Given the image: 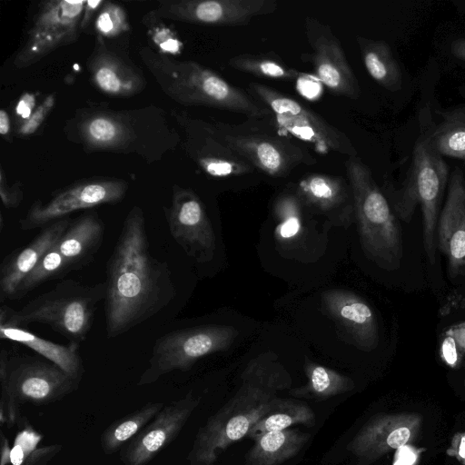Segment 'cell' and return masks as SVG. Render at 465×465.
Here are the masks:
<instances>
[{
  "label": "cell",
  "mask_w": 465,
  "mask_h": 465,
  "mask_svg": "<svg viewBox=\"0 0 465 465\" xmlns=\"http://www.w3.org/2000/svg\"><path fill=\"white\" fill-rule=\"evenodd\" d=\"M270 117L248 119L242 124L215 123L212 126L231 149L268 175L282 177L300 164L315 163L305 148L281 131Z\"/></svg>",
  "instance_id": "cell-7"
},
{
  "label": "cell",
  "mask_w": 465,
  "mask_h": 465,
  "mask_svg": "<svg viewBox=\"0 0 465 465\" xmlns=\"http://www.w3.org/2000/svg\"><path fill=\"white\" fill-rule=\"evenodd\" d=\"M399 450L394 465H412L414 463L416 456L411 448L404 446Z\"/></svg>",
  "instance_id": "cell-43"
},
{
  "label": "cell",
  "mask_w": 465,
  "mask_h": 465,
  "mask_svg": "<svg viewBox=\"0 0 465 465\" xmlns=\"http://www.w3.org/2000/svg\"><path fill=\"white\" fill-rule=\"evenodd\" d=\"M169 232L185 253L198 262L213 258L216 240L212 223L197 195L176 188L172 204L164 208Z\"/></svg>",
  "instance_id": "cell-14"
},
{
  "label": "cell",
  "mask_w": 465,
  "mask_h": 465,
  "mask_svg": "<svg viewBox=\"0 0 465 465\" xmlns=\"http://www.w3.org/2000/svg\"><path fill=\"white\" fill-rule=\"evenodd\" d=\"M436 234L438 247L447 257L450 274H460L465 270V175L459 167L450 175Z\"/></svg>",
  "instance_id": "cell-18"
},
{
  "label": "cell",
  "mask_w": 465,
  "mask_h": 465,
  "mask_svg": "<svg viewBox=\"0 0 465 465\" xmlns=\"http://www.w3.org/2000/svg\"><path fill=\"white\" fill-rule=\"evenodd\" d=\"M104 224L97 213H84L70 225L52 247L62 265L64 275L88 265L100 249Z\"/></svg>",
  "instance_id": "cell-22"
},
{
  "label": "cell",
  "mask_w": 465,
  "mask_h": 465,
  "mask_svg": "<svg viewBox=\"0 0 465 465\" xmlns=\"http://www.w3.org/2000/svg\"><path fill=\"white\" fill-rule=\"evenodd\" d=\"M126 189L124 182L115 180L84 182L73 185L47 203L35 201L25 217L19 220V228L29 231L45 227L77 210L117 203L124 197Z\"/></svg>",
  "instance_id": "cell-13"
},
{
  "label": "cell",
  "mask_w": 465,
  "mask_h": 465,
  "mask_svg": "<svg viewBox=\"0 0 465 465\" xmlns=\"http://www.w3.org/2000/svg\"><path fill=\"white\" fill-rule=\"evenodd\" d=\"M97 30L105 36H113L126 28L124 11L112 4L101 12L96 20Z\"/></svg>",
  "instance_id": "cell-35"
},
{
  "label": "cell",
  "mask_w": 465,
  "mask_h": 465,
  "mask_svg": "<svg viewBox=\"0 0 465 465\" xmlns=\"http://www.w3.org/2000/svg\"><path fill=\"white\" fill-rule=\"evenodd\" d=\"M450 51L456 58L465 62V37L452 41L450 44Z\"/></svg>",
  "instance_id": "cell-45"
},
{
  "label": "cell",
  "mask_w": 465,
  "mask_h": 465,
  "mask_svg": "<svg viewBox=\"0 0 465 465\" xmlns=\"http://www.w3.org/2000/svg\"><path fill=\"white\" fill-rule=\"evenodd\" d=\"M420 117L423 133L432 149L442 157H450L465 163V124L438 126L428 110Z\"/></svg>",
  "instance_id": "cell-30"
},
{
  "label": "cell",
  "mask_w": 465,
  "mask_h": 465,
  "mask_svg": "<svg viewBox=\"0 0 465 465\" xmlns=\"http://www.w3.org/2000/svg\"><path fill=\"white\" fill-rule=\"evenodd\" d=\"M450 175L444 157L432 149L425 134L420 132L400 187L386 185L382 189L393 212L404 222L411 221L416 207L420 205L423 247L431 265L436 262L437 224Z\"/></svg>",
  "instance_id": "cell-4"
},
{
  "label": "cell",
  "mask_w": 465,
  "mask_h": 465,
  "mask_svg": "<svg viewBox=\"0 0 465 465\" xmlns=\"http://www.w3.org/2000/svg\"><path fill=\"white\" fill-rule=\"evenodd\" d=\"M10 128V122L7 113L5 110L0 111V134H7Z\"/></svg>",
  "instance_id": "cell-47"
},
{
  "label": "cell",
  "mask_w": 465,
  "mask_h": 465,
  "mask_svg": "<svg viewBox=\"0 0 465 465\" xmlns=\"http://www.w3.org/2000/svg\"><path fill=\"white\" fill-rule=\"evenodd\" d=\"M345 166L363 252L379 267L394 271L403 257L401 229L395 213L370 168L358 156L348 157Z\"/></svg>",
  "instance_id": "cell-5"
},
{
  "label": "cell",
  "mask_w": 465,
  "mask_h": 465,
  "mask_svg": "<svg viewBox=\"0 0 465 465\" xmlns=\"http://www.w3.org/2000/svg\"><path fill=\"white\" fill-rule=\"evenodd\" d=\"M106 334L116 338L155 315L175 297L167 262L150 252L143 210L126 215L106 263Z\"/></svg>",
  "instance_id": "cell-1"
},
{
  "label": "cell",
  "mask_w": 465,
  "mask_h": 465,
  "mask_svg": "<svg viewBox=\"0 0 465 465\" xmlns=\"http://www.w3.org/2000/svg\"><path fill=\"white\" fill-rule=\"evenodd\" d=\"M272 356L262 354L249 362L236 393L196 433L187 456L190 465H213L278 404L282 398L276 391L288 386L289 375Z\"/></svg>",
  "instance_id": "cell-2"
},
{
  "label": "cell",
  "mask_w": 465,
  "mask_h": 465,
  "mask_svg": "<svg viewBox=\"0 0 465 465\" xmlns=\"http://www.w3.org/2000/svg\"><path fill=\"white\" fill-rule=\"evenodd\" d=\"M464 386H465V380H464Z\"/></svg>",
  "instance_id": "cell-48"
},
{
  "label": "cell",
  "mask_w": 465,
  "mask_h": 465,
  "mask_svg": "<svg viewBox=\"0 0 465 465\" xmlns=\"http://www.w3.org/2000/svg\"><path fill=\"white\" fill-rule=\"evenodd\" d=\"M303 203L297 193H284L274 204L275 237L281 242H292L302 232Z\"/></svg>",
  "instance_id": "cell-32"
},
{
  "label": "cell",
  "mask_w": 465,
  "mask_h": 465,
  "mask_svg": "<svg viewBox=\"0 0 465 465\" xmlns=\"http://www.w3.org/2000/svg\"><path fill=\"white\" fill-rule=\"evenodd\" d=\"M422 424L423 418L417 412L374 415L355 434L347 450L359 465H371L386 453L414 442Z\"/></svg>",
  "instance_id": "cell-12"
},
{
  "label": "cell",
  "mask_w": 465,
  "mask_h": 465,
  "mask_svg": "<svg viewBox=\"0 0 465 465\" xmlns=\"http://www.w3.org/2000/svg\"><path fill=\"white\" fill-rule=\"evenodd\" d=\"M445 335L451 336L458 346L465 351V322L455 324L445 331Z\"/></svg>",
  "instance_id": "cell-42"
},
{
  "label": "cell",
  "mask_w": 465,
  "mask_h": 465,
  "mask_svg": "<svg viewBox=\"0 0 465 465\" xmlns=\"http://www.w3.org/2000/svg\"><path fill=\"white\" fill-rule=\"evenodd\" d=\"M304 371L307 382L303 387L292 391L295 396L326 400L354 389L351 378L326 366L307 360Z\"/></svg>",
  "instance_id": "cell-28"
},
{
  "label": "cell",
  "mask_w": 465,
  "mask_h": 465,
  "mask_svg": "<svg viewBox=\"0 0 465 465\" xmlns=\"http://www.w3.org/2000/svg\"><path fill=\"white\" fill-rule=\"evenodd\" d=\"M277 8L275 0H192L172 4L171 16L196 24L239 26Z\"/></svg>",
  "instance_id": "cell-19"
},
{
  "label": "cell",
  "mask_w": 465,
  "mask_h": 465,
  "mask_svg": "<svg viewBox=\"0 0 465 465\" xmlns=\"http://www.w3.org/2000/svg\"><path fill=\"white\" fill-rule=\"evenodd\" d=\"M86 1H49L39 8L15 65L33 64L54 49L75 41Z\"/></svg>",
  "instance_id": "cell-11"
},
{
  "label": "cell",
  "mask_w": 465,
  "mask_h": 465,
  "mask_svg": "<svg viewBox=\"0 0 465 465\" xmlns=\"http://www.w3.org/2000/svg\"><path fill=\"white\" fill-rule=\"evenodd\" d=\"M458 347L457 342L451 336L445 335L440 345V357L451 368L457 367L460 362Z\"/></svg>",
  "instance_id": "cell-37"
},
{
  "label": "cell",
  "mask_w": 465,
  "mask_h": 465,
  "mask_svg": "<svg viewBox=\"0 0 465 465\" xmlns=\"http://www.w3.org/2000/svg\"><path fill=\"white\" fill-rule=\"evenodd\" d=\"M35 104V98L31 94H24L16 106L17 114L23 118H29L32 114V110Z\"/></svg>",
  "instance_id": "cell-41"
},
{
  "label": "cell",
  "mask_w": 465,
  "mask_h": 465,
  "mask_svg": "<svg viewBox=\"0 0 465 465\" xmlns=\"http://www.w3.org/2000/svg\"><path fill=\"white\" fill-rule=\"evenodd\" d=\"M62 218L45 227L26 245L5 256L0 265V301L15 300L17 291L43 256L62 237L71 223Z\"/></svg>",
  "instance_id": "cell-20"
},
{
  "label": "cell",
  "mask_w": 465,
  "mask_h": 465,
  "mask_svg": "<svg viewBox=\"0 0 465 465\" xmlns=\"http://www.w3.org/2000/svg\"><path fill=\"white\" fill-rule=\"evenodd\" d=\"M76 380L57 365L35 356L0 354V424L14 426L25 403L46 405L76 391Z\"/></svg>",
  "instance_id": "cell-6"
},
{
  "label": "cell",
  "mask_w": 465,
  "mask_h": 465,
  "mask_svg": "<svg viewBox=\"0 0 465 465\" xmlns=\"http://www.w3.org/2000/svg\"><path fill=\"white\" fill-rule=\"evenodd\" d=\"M54 103V95L47 96L44 103L35 109L31 116L20 127L19 132L22 134H30L34 133L42 124L49 111L52 109Z\"/></svg>",
  "instance_id": "cell-36"
},
{
  "label": "cell",
  "mask_w": 465,
  "mask_h": 465,
  "mask_svg": "<svg viewBox=\"0 0 465 465\" xmlns=\"http://www.w3.org/2000/svg\"><path fill=\"white\" fill-rule=\"evenodd\" d=\"M295 424L312 426L315 416L311 407L291 399H281L278 404L262 417L250 430L247 437L255 438L270 432L286 430Z\"/></svg>",
  "instance_id": "cell-29"
},
{
  "label": "cell",
  "mask_w": 465,
  "mask_h": 465,
  "mask_svg": "<svg viewBox=\"0 0 465 465\" xmlns=\"http://www.w3.org/2000/svg\"><path fill=\"white\" fill-rule=\"evenodd\" d=\"M87 138L97 145L114 144L121 137L120 126L108 117L99 116L91 119L85 125Z\"/></svg>",
  "instance_id": "cell-34"
},
{
  "label": "cell",
  "mask_w": 465,
  "mask_h": 465,
  "mask_svg": "<svg viewBox=\"0 0 465 465\" xmlns=\"http://www.w3.org/2000/svg\"><path fill=\"white\" fill-rule=\"evenodd\" d=\"M106 290L105 281L86 285L65 279L19 310L2 305L0 325L25 328L31 323L46 324L69 342L80 345L92 327L97 305L105 299Z\"/></svg>",
  "instance_id": "cell-3"
},
{
  "label": "cell",
  "mask_w": 465,
  "mask_h": 465,
  "mask_svg": "<svg viewBox=\"0 0 465 465\" xmlns=\"http://www.w3.org/2000/svg\"><path fill=\"white\" fill-rule=\"evenodd\" d=\"M200 399L188 392L164 406L120 453L124 465H146L178 436Z\"/></svg>",
  "instance_id": "cell-16"
},
{
  "label": "cell",
  "mask_w": 465,
  "mask_h": 465,
  "mask_svg": "<svg viewBox=\"0 0 465 465\" xmlns=\"http://www.w3.org/2000/svg\"><path fill=\"white\" fill-rule=\"evenodd\" d=\"M311 435L298 430L270 431L254 439L244 465H281L296 456Z\"/></svg>",
  "instance_id": "cell-24"
},
{
  "label": "cell",
  "mask_w": 465,
  "mask_h": 465,
  "mask_svg": "<svg viewBox=\"0 0 465 465\" xmlns=\"http://www.w3.org/2000/svg\"><path fill=\"white\" fill-rule=\"evenodd\" d=\"M238 334L233 326L222 324L166 332L154 342L148 366L137 384L149 385L173 371H188L201 358L228 350Z\"/></svg>",
  "instance_id": "cell-9"
},
{
  "label": "cell",
  "mask_w": 465,
  "mask_h": 465,
  "mask_svg": "<svg viewBox=\"0 0 465 465\" xmlns=\"http://www.w3.org/2000/svg\"><path fill=\"white\" fill-rule=\"evenodd\" d=\"M103 4V1H86V5L84 11V18L81 23V27H84V25L89 20L91 14L96 9V7Z\"/></svg>",
  "instance_id": "cell-46"
},
{
  "label": "cell",
  "mask_w": 465,
  "mask_h": 465,
  "mask_svg": "<svg viewBox=\"0 0 465 465\" xmlns=\"http://www.w3.org/2000/svg\"><path fill=\"white\" fill-rule=\"evenodd\" d=\"M154 64L164 69L167 81L161 82L168 93L180 103L205 105L244 114L248 119L261 120L272 115L269 109L245 92L203 65L187 62H169L156 57Z\"/></svg>",
  "instance_id": "cell-8"
},
{
  "label": "cell",
  "mask_w": 465,
  "mask_h": 465,
  "mask_svg": "<svg viewBox=\"0 0 465 465\" xmlns=\"http://www.w3.org/2000/svg\"><path fill=\"white\" fill-rule=\"evenodd\" d=\"M441 122L438 126H448L456 124H465V104H461L448 110H436Z\"/></svg>",
  "instance_id": "cell-38"
},
{
  "label": "cell",
  "mask_w": 465,
  "mask_h": 465,
  "mask_svg": "<svg viewBox=\"0 0 465 465\" xmlns=\"http://www.w3.org/2000/svg\"><path fill=\"white\" fill-rule=\"evenodd\" d=\"M305 28L312 49V61L318 80L335 95L358 99L361 95L359 82L331 28L309 16L306 18Z\"/></svg>",
  "instance_id": "cell-15"
},
{
  "label": "cell",
  "mask_w": 465,
  "mask_h": 465,
  "mask_svg": "<svg viewBox=\"0 0 465 465\" xmlns=\"http://www.w3.org/2000/svg\"><path fill=\"white\" fill-rule=\"evenodd\" d=\"M295 193L304 205L324 214L334 225L348 227L355 219L350 186L339 177L307 175L299 181Z\"/></svg>",
  "instance_id": "cell-21"
},
{
  "label": "cell",
  "mask_w": 465,
  "mask_h": 465,
  "mask_svg": "<svg viewBox=\"0 0 465 465\" xmlns=\"http://www.w3.org/2000/svg\"><path fill=\"white\" fill-rule=\"evenodd\" d=\"M248 90L271 111L270 118L281 131L313 145L322 153L335 152L357 156L352 143L342 132L299 101L258 83L250 84Z\"/></svg>",
  "instance_id": "cell-10"
},
{
  "label": "cell",
  "mask_w": 465,
  "mask_h": 465,
  "mask_svg": "<svg viewBox=\"0 0 465 465\" xmlns=\"http://www.w3.org/2000/svg\"><path fill=\"white\" fill-rule=\"evenodd\" d=\"M0 194H1V199H2L3 204L6 208L17 207L23 198L22 192L18 188L5 187V185H3L2 183H1Z\"/></svg>",
  "instance_id": "cell-40"
},
{
  "label": "cell",
  "mask_w": 465,
  "mask_h": 465,
  "mask_svg": "<svg viewBox=\"0 0 465 465\" xmlns=\"http://www.w3.org/2000/svg\"><path fill=\"white\" fill-rule=\"evenodd\" d=\"M93 68L94 83L107 94H129L137 89V78L112 58H100Z\"/></svg>",
  "instance_id": "cell-33"
},
{
  "label": "cell",
  "mask_w": 465,
  "mask_h": 465,
  "mask_svg": "<svg viewBox=\"0 0 465 465\" xmlns=\"http://www.w3.org/2000/svg\"><path fill=\"white\" fill-rule=\"evenodd\" d=\"M163 407V402H148L111 423L100 437L104 453L110 455L118 451L151 422Z\"/></svg>",
  "instance_id": "cell-27"
},
{
  "label": "cell",
  "mask_w": 465,
  "mask_h": 465,
  "mask_svg": "<svg viewBox=\"0 0 465 465\" xmlns=\"http://www.w3.org/2000/svg\"><path fill=\"white\" fill-rule=\"evenodd\" d=\"M231 67L263 78L294 81L303 75L278 58L267 55L242 54L229 60Z\"/></svg>",
  "instance_id": "cell-31"
},
{
  "label": "cell",
  "mask_w": 465,
  "mask_h": 465,
  "mask_svg": "<svg viewBox=\"0 0 465 465\" xmlns=\"http://www.w3.org/2000/svg\"><path fill=\"white\" fill-rule=\"evenodd\" d=\"M365 68L383 88L395 92L402 85V72L390 45L382 40L356 37Z\"/></svg>",
  "instance_id": "cell-26"
},
{
  "label": "cell",
  "mask_w": 465,
  "mask_h": 465,
  "mask_svg": "<svg viewBox=\"0 0 465 465\" xmlns=\"http://www.w3.org/2000/svg\"><path fill=\"white\" fill-rule=\"evenodd\" d=\"M321 302L323 312L349 342L364 351L377 347L379 332L375 314L359 295L343 289H329L322 292Z\"/></svg>",
  "instance_id": "cell-17"
},
{
  "label": "cell",
  "mask_w": 465,
  "mask_h": 465,
  "mask_svg": "<svg viewBox=\"0 0 465 465\" xmlns=\"http://www.w3.org/2000/svg\"><path fill=\"white\" fill-rule=\"evenodd\" d=\"M0 338L25 345L57 365L71 377L81 381L84 369L78 353L79 344L62 345L39 337L20 327L0 325Z\"/></svg>",
  "instance_id": "cell-23"
},
{
  "label": "cell",
  "mask_w": 465,
  "mask_h": 465,
  "mask_svg": "<svg viewBox=\"0 0 465 465\" xmlns=\"http://www.w3.org/2000/svg\"><path fill=\"white\" fill-rule=\"evenodd\" d=\"M200 145L197 160L209 175L231 177L253 172V167L247 161L216 135L213 126L207 128V135Z\"/></svg>",
  "instance_id": "cell-25"
},
{
  "label": "cell",
  "mask_w": 465,
  "mask_h": 465,
  "mask_svg": "<svg viewBox=\"0 0 465 465\" xmlns=\"http://www.w3.org/2000/svg\"><path fill=\"white\" fill-rule=\"evenodd\" d=\"M0 465H6L11 462L12 449L9 446L8 440L5 438L2 430L0 436Z\"/></svg>",
  "instance_id": "cell-44"
},
{
  "label": "cell",
  "mask_w": 465,
  "mask_h": 465,
  "mask_svg": "<svg viewBox=\"0 0 465 465\" xmlns=\"http://www.w3.org/2000/svg\"><path fill=\"white\" fill-rule=\"evenodd\" d=\"M448 452L465 465V430L459 431L453 436Z\"/></svg>",
  "instance_id": "cell-39"
}]
</instances>
